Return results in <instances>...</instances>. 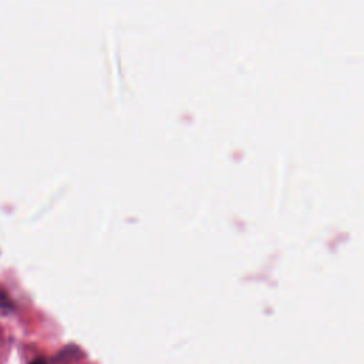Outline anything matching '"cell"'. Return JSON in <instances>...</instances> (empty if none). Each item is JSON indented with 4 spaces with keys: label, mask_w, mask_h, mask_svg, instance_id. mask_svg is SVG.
<instances>
[{
    "label": "cell",
    "mask_w": 364,
    "mask_h": 364,
    "mask_svg": "<svg viewBox=\"0 0 364 364\" xmlns=\"http://www.w3.org/2000/svg\"><path fill=\"white\" fill-rule=\"evenodd\" d=\"M11 306L13 304H11L10 299L7 297V294L3 290H0V310H10Z\"/></svg>",
    "instance_id": "cell-1"
},
{
    "label": "cell",
    "mask_w": 364,
    "mask_h": 364,
    "mask_svg": "<svg viewBox=\"0 0 364 364\" xmlns=\"http://www.w3.org/2000/svg\"><path fill=\"white\" fill-rule=\"evenodd\" d=\"M31 364H46L43 360H36V361H33Z\"/></svg>",
    "instance_id": "cell-2"
}]
</instances>
